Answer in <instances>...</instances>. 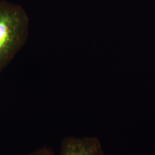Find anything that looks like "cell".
Masks as SVG:
<instances>
[{
    "mask_svg": "<svg viewBox=\"0 0 155 155\" xmlns=\"http://www.w3.org/2000/svg\"><path fill=\"white\" fill-rule=\"evenodd\" d=\"M25 155H55L54 152L48 147H42L35 151H32Z\"/></svg>",
    "mask_w": 155,
    "mask_h": 155,
    "instance_id": "cell-3",
    "label": "cell"
},
{
    "mask_svg": "<svg viewBox=\"0 0 155 155\" xmlns=\"http://www.w3.org/2000/svg\"><path fill=\"white\" fill-rule=\"evenodd\" d=\"M29 27L28 16L22 7L0 1V73L24 47Z\"/></svg>",
    "mask_w": 155,
    "mask_h": 155,
    "instance_id": "cell-1",
    "label": "cell"
},
{
    "mask_svg": "<svg viewBox=\"0 0 155 155\" xmlns=\"http://www.w3.org/2000/svg\"><path fill=\"white\" fill-rule=\"evenodd\" d=\"M60 155H104L96 137H68L61 143Z\"/></svg>",
    "mask_w": 155,
    "mask_h": 155,
    "instance_id": "cell-2",
    "label": "cell"
}]
</instances>
